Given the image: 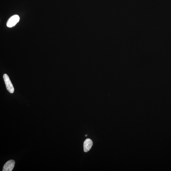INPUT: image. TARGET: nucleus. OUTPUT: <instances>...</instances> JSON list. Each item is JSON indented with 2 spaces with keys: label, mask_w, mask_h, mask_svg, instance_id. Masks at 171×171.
Wrapping results in <instances>:
<instances>
[{
  "label": "nucleus",
  "mask_w": 171,
  "mask_h": 171,
  "mask_svg": "<svg viewBox=\"0 0 171 171\" xmlns=\"http://www.w3.org/2000/svg\"><path fill=\"white\" fill-rule=\"evenodd\" d=\"M20 20V18L17 15L12 16L9 18L6 25L9 28H12L15 26Z\"/></svg>",
  "instance_id": "f03ea898"
},
{
  "label": "nucleus",
  "mask_w": 171,
  "mask_h": 171,
  "mask_svg": "<svg viewBox=\"0 0 171 171\" xmlns=\"http://www.w3.org/2000/svg\"><path fill=\"white\" fill-rule=\"evenodd\" d=\"M87 135H85V136H86V137H87Z\"/></svg>",
  "instance_id": "39448f33"
},
{
  "label": "nucleus",
  "mask_w": 171,
  "mask_h": 171,
  "mask_svg": "<svg viewBox=\"0 0 171 171\" xmlns=\"http://www.w3.org/2000/svg\"><path fill=\"white\" fill-rule=\"evenodd\" d=\"M15 161L13 160H10L5 164L3 166V171H11L13 169L15 166Z\"/></svg>",
  "instance_id": "7ed1b4c3"
},
{
  "label": "nucleus",
  "mask_w": 171,
  "mask_h": 171,
  "mask_svg": "<svg viewBox=\"0 0 171 171\" xmlns=\"http://www.w3.org/2000/svg\"><path fill=\"white\" fill-rule=\"evenodd\" d=\"M3 78L4 80L6 89L10 93H13L14 91V88L10 79L7 74H4L3 75Z\"/></svg>",
  "instance_id": "f257e3e1"
},
{
  "label": "nucleus",
  "mask_w": 171,
  "mask_h": 171,
  "mask_svg": "<svg viewBox=\"0 0 171 171\" xmlns=\"http://www.w3.org/2000/svg\"><path fill=\"white\" fill-rule=\"evenodd\" d=\"M93 142L89 138H87L84 142V151L85 152L89 151L93 146Z\"/></svg>",
  "instance_id": "20e7f679"
}]
</instances>
